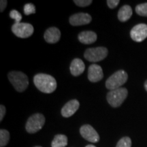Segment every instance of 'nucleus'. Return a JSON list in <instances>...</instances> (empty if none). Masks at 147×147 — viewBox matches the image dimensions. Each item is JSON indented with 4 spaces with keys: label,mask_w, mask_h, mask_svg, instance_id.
Instances as JSON below:
<instances>
[{
    "label": "nucleus",
    "mask_w": 147,
    "mask_h": 147,
    "mask_svg": "<svg viewBox=\"0 0 147 147\" xmlns=\"http://www.w3.org/2000/svg\"><path fill=\"white\" fill-rule=\"evenodd\" d=\"M34 82L37 89L45 93H52L57 86L54 77L47 74H36L34 78Z\"/></svg>",
    "instance_id": "f257e3e1"
},
{
    "label": "nucleus",
    "mask_w": 147,
    "mask_h": 147,
    "mask_svg": "<svg viewBox=\"0 0 147 147\" xmlns=\"http://www.w3.org/2000/svg\"><path fill=\"white\" fill-rule=\"evenodd\" d=\"M8 80L18 92H23L29 85L28 77L21 71H12L8 73Z\"/></svg>",
    "instance_id": "f03ea898"
},
{
    "label": "nucleus",
    "mask_w": 147,
    "mask_h": 147,
    "mask_svg": "<svg viewBox=\"0 0 147 147\" xmlns=\"http://www.w3.org/2000/svg\"><path fill=\"white\" fill-rule=\"evenodd\" d=\"M127 95L128 91L126 88L121 87L108 92L106 95V99L108 104L112 107L118 108L124 102Z\"/></svg>",
    "instance_id": "7ed1b4c3"
},
{
    "label": "nucleus",
    "mask_w": 147,
    "mask_h": 147,
    "mask_svg": "<svg viewBox=\"0 0 147 147\" xmlns=\"http://www.w3.org/2000/svg\"><path fill=\"white\" fill-rule=\"evenodd\" d=\"M128 79V74L125 71L121 69L111 75L106 82V87L110 91L119 89L125 83Z\"/></svg>",
    "instance_id": "20e7f679"
},
{
    "label": "nucleus",
    "mask_w": 147,
    "mask_h": 147,
    "mask_svg": "<svg viewBox=\"0 0 147 147\" xmlns=\"http://www.w3.org/2000/svg\"><path fill=\"white\" fill-rule=\"evenodd\" d=\"M45 117L42 114L36 113L31 116L27 121L25 129L29 134H35L42 128L45 123Z\"/></svg>",
    "instance_id": "39448f33"
},
{
    "label": "nucleus",
    "mask_w": 147,
    "mask_h": 147,
    "mask_svg": "<svg viewBox=\"0 0 147 147\" xmlns=\"http://www.w3.org/2000/svg\"><path fill=\"white\" fill-rule=\"evenodd\" d=\"M108 49L105 47H97L88 49L84 52V58L90 62H98L104 60L107 57Z\"/></svg>",
    "instance_id": "423d86ee"
},
{
    "label": "nucleus",
    "mask_w": 147,
    "mask_h": 147,
    "mask_svg": "<svg viewBox=\"0 0 147 147\" xmlns=\"http://www.w3.org/2000/svg\"><path fill=\"white\" fill-rule=\"evenodd\" d=\"M34 29L32 25L27 23H15L12 26V32L16 36L21 38L30 37L34 33Z\"/></svg>",
    "instance_id": "0eeeda50"
},
{
    "label": "nucleus",
    "mask_w": 147,
    "mask_h": 147,
    "mask_svg": "<svg viewBox=\"0 0 147 147\" xmlns=\"http://www.w3.org/2000/svg\"><path fill=\"white\" fill-rule=\"evenodd\" d=\"M130 36L134 41L141 42L147 38V25L144 23L138 24L131 29Z\"/></svg>",
    "instance_id": "6e6552de"
},
{
    "label": "nucleus",
    "mask_w": 147,
    "mask_h": 147,
    "mask_svg": "<svg viewBox=\"0 0 147 147\" xmlns=\"http://www.w3.org/2000/svg\"><path fill=\"white\" fill-rule=\"evenodd\" d=\"M80 133L83 138L90 142L96 143L100 141V136L90 125H84L80 129Z\"/></svg>",
    "instance_id": "1a4fd4ad"
},
{
    "label": "nucleus",
    "mask_w": 147,
    "mask_h": 147,
    "mask_svg": "<svg viewBox=\"0 0 147 147\" xmlns=\"http://www.w3.org/2000/svg\"><path fill=\"white\" fill-rule=\"evenodd\" d=\"M92 21V18L90 14L87 13H76L71 15L69 17V23L72 26H80V25H87Z\"/></svg>",
    "instance_id": "9d476101"
},
{
    "label": "nucleus",
    "mask_w": 147,
    "mask_h": 147,
    "mask_svg": "<svg viewBox=\"0 0 147 147\" xmlns=\"http://www.w3.org/2000/svg\"><path fill=\"white\" fill-rule=\"evenodd\" d=\"M104 77L102 68L97 64H92L88 69V79L92 82H97Z\"/></svg>",
    "instance_id": "9b49d317"
},
{
    "label": "nucleus",
    "mask_w": 147,
    "mask_h": 147,
    "mask_svg": "<svg viewBox=\"0 0 147 147\" xmlns=\"http://www.w3.org/2000/svg\"><path fill=\"white\" fill-rule=\"evenodd\" d=\"M80 103L77 100L69 101L64 105L61 109V115L65 118H68L72 116L78 110Z\"/></svg>",
    "instance_id": "f8f14e48"
},
{
    "label": "nucleus",
    "mask_w": 147,
    "mask_h": 147,
    "mask_svg": "<svg viewBox=\"0 0 147 147\" xmlns=\"http://www.w3.org/2000/svg\"><path fill=\"white\" fill-rule=\"evenodd\" d=\"M44 37L48 43L55 44L60 40L61 32L59 29L57 27H50L46 31Z\"/></svg>",
    "instance_id": "ddd939ff"
},
{
    "label": "nucleus",
    "mask_w": 147,
    "mask_h": 147,
    "mask_svg": "<svg viewBox=\"0 0 147 147\" xmlns=\"http://www.w3.org/2000/svg\"><path fill=\"white\" fill-rule=\"evenodd\" d=\"M69 69H70V72L73 76H80L84 72V69H85V65L80 59H74L71 61Z\"/></svg>",
    "instance_id": "4468645a"
},
{
    "label": "nucleus",
    "mask_w": 147,
    "mask_h": 147,
    "mask_svg": "<svg viewBox=\"0 0 147 147\" xmlns=\"http://www.w3.org/2000/svg\"><path fill=\"white\" fill-rule=\"evenodd\" d=\"M78 38L82 44L91 45L97 40V34L92 31H84L79 34Z\"/></svg>",
    "instance_id": "2eb2a0df"
},
{
    "label": "nucleus",
    "mask_w": 147,
    "mask_h": 147,
    "mask_svg": "<svg viewBox=\"0 0 147 147\" xmlns=\"http://www.w3.org/2000/svg\"><path fill=\"white\" fill-rule=\"evenodd\" d=\"M133 12L131 6L129 5H125L122 6L119 10L118 12V18L121 22H125L128 21L132 16Z\"/></svg>",
    "instance_id": "dca6fc26"
},
{
    "label": "nucleus",
    "mask_w": 147,
    "mask_h": 147,
    "mask_svg": "<svg viewBox=\"0 0 147 147\" xmlns=\"http://www.w3.org/2000/svg\"><path fill=\"white\" fill-rule=\"evenodd\" d=\"M67 145V138L63 134L56 135L51 143L52 147H65Z\"/></svg>",
    "instance_id": "f3484780"
},
{
    "label": "nucleus",
    "mask_w": 147,
    "mask_h": 147,
    "mask_svg": "<svg viewBox=\"0 0 147 147\" xmlns=\"http://www.w3.org/2000/svg\"><path fill=\"white\" fill-rule=\"evenodd\" d=\"M10 140V133L7 130L1 129L0 130V146L4 147L8 144Z\"/></svg>",
    "instance_id": "a211bd4d"
},
{
    "label": "nucleus",
    "mask_w": 147,
    "mask_h": 147,
    "mask_svg": "<svg viewBox=\"0 0 147 147\" xmlns=\"http://www.w3.org/2000/svg\"><path fill=\"white\" fill-rule=\"evenodd\" d=\"M136 12L140 16L147 17V3H143L136 7Z\"/></svg>",
    "instance_id": "6ab92c4d"
},
{
    "label": "nucleus",
    "mask_w": 147,
    "mask_h": 147,
    "mask_svg": "<svg viewBox=\"0 0 147 147\" xmlns=\"http://www.w3.org/2000/svg\"><path fill=\"white\" fill-rule=\"evenodd\" d=\"M116 147H131V140L129 137L122 138L117 143Z\"/></svg>",
    "instance_id": "aec40b11"
},
{
    "label": "nucleus",
    "mask_w": 147,
    "mask_h": 147,
    "mask_svg": "<svg viewBox=\"0 0 147 147\" xmlns=\"http://www.w3.org/2000/svg\"><path fill=\"white\" fill-rule=\"evenodd\" d=\"M24 12L26 15H29V14H34L36 12V7L32 3H27L24 6Z\"/></svg>",
    "instance_id": "412c9836"
},
{
    "label": "nucleus",
    "mask_w": 147,
    "mask_h": 147,
    "mask_svg": "<svg viewBox=\"0 0 147 147\" xmlns=\"http://www.w3.org/2000/svg\"><path fill=\"white\" fill-rule=\"evenodd\" d=\"M10 17L15 21V23H21L22 15L19 12L16 10H12L10 12Z\"/></svg>",
    "instance_id": "4be33fe9"
},
{
    "label": "nucleus",
    "mask_w": 147,
    "mask_h": 147,
    "mask_svg": "<svg viewBox=\"0 0 147 147\" xmlns=\"http://www.w3.org/2000/svg\"><path fill=\"white\" fill-rule=\"evenodd\" d=\"M74 2L76 3V5L80 7H86L91 5L93 1L91 0H74Z\"/></svg>",
    "instance_id": "5701e85b"
},
{
    "label": "nucleus",
    "mask_w": 147,
    "mask_h": 147,
    "mask_svg": "<svg viewBox=\"0 0 147 147\" xmlns=\"http://www.w3.org/2000/svg\"><path fill=\"white\" fill-rule=\"evenodd\" d=\"M107 5L110 8L114 9L119 5L120 1L119 0H107Z\"/></svg>",
    "instance_id": "b1692460"
},
{
    "label": "nucleus",
    "mask_w": 147,
    "mask_h": 147,
    "mask_svg": "<svg viewBox=\"0 0 147 147\" xmlns=\"http://www.w3.org/2000/svg\"><path fill=\"white\" fill-rule=\"evenodd\" d=\"M5 112H6V110H5V108L4 106L1 105L0 106V121H2L3 117H4Z\"/></svg>",
    "instance_id": "393cba45"
},
{
    "label": "nucleus",
    "mask_w": 147,
    "mask_h": 147,
    "mask_svg": "<svg viewBox=\"0 0 147 147\" xmlns=\"http://www.w3.org/2000/svg\"><path fill=\"white\" fill-rule=\"evenodd\" d=\"M7 6V1L6 0H1L0 1V11L1 12H3V11L5 10V8Z\"/></svg>",
    "instance_id": "a878e982"
},
{
    "label": "nucleus",
    "mask_w": 147,
    "mask_h": 147,
    "mask_svg": "<svg viewBox=\"0 0 147 147\" xmlns=\"http://www.w3.org/2000/svg\"><path fill=\"white\" fill-rule=\"evenodd\" d=\"M144 88H145V90H146V91H147V80H146V81H145V82H144Z\"/></svg>",
    "instance_id": "bb28decb"
},
{
    "label": "nucleus",
    "mask_w": 147,
    "mask_h": 147,
    "mask_svg": "<svg viewBox=\"0 0 147 147\" xmlns=\"http://www.w3.org/2000/svg\"><path fill=\"white\" fill-rule=\"evenodd\" d=\"M85 147H96L94 145H92V144H89V145H87V146H86Z\"/></svg>",
    "instance_id": "cd10ccee"
},
{
    "label": "nucleus",
    "mask_w": 147,
    "mask_h": 147,
    "mask_svg": "<svg viewBox=\"0 0 147 147\" xmlns=\"http://www.w3.org/2000/svg\"><path fill=\"white\" fill-rule=\"evenodd\" d=\"M35 147H42V146H35Z\"/></svg>",
    "instance_id": "c85d7f7f"
}]
</instances>
